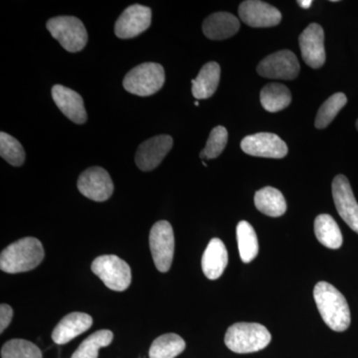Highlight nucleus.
I'll return each instance as SVG.
<instances>
[{"label": "nucleus", "mask_w": 358, "mask_h": 358, "mask_svg": "<svg viewBox=\"0 0 358 358\" xmlns=\"http://www.w3.org/2000/svg\"><path fill=\"white\" fill-rule=\"evenodd\" d=\"M166 74L162 65L157 63H143L129 71L124 77V88L129 93L148 96L157 93L164 86Z\"/></svg>", "instance_id": "4"}, {"label": "nucleus", "mask_w": 358, "mask_h": 358, "mask_svg": "<svg viewBox=\"0 0 358 358\" xmlns=\"http://www.w3.org/2000/svg\"><path fill=\"white\" fill-rule=\"evenodd\" d=\"M298 3L299 6L301 7V8L308 9L312 6L313 1L312 0H300V1H298Z\"/></svg>", "instance_id": "32"}, {"label": "nucleus", "mask_w": 358, "mask_h": 358, "mask_svg": "<svg viewBox=\"0 0 358 358\" xmlns=\"http://www.w3.org/2000/svg\"><path fill=\"white\" fill-rule=\"evenodd\" d=\"M185 339L176 334H162L155 339L150 348V358H176L185 352Z\"/></svg>", "instance_id": "25"}, {"label": "nucleus", "mask_w": 358, "mask_h": 358, "mask_svg": "<svg viewBox=\"0 0 358 358\" xmlns=\"http://www.w3.org/2000/svg\"><path fill=\"white\" fill-rule=\"evenodd\" d=\"M13 317V310L10 306L2 303L0 306V334L3 333Z\"/></svg>", "instance_id": "31"}, {"label": "nucleus", "mask_w": 358, "mask_h": 358, "mask_svg": "<svg viewBox=\"0 0 358 358\" xmlns=\"http://www.w3.org/2000/svg\"><path fill=\"white\" fill-rule=\"evenodd\" d=\"M1 358H42V352L31 341L15 338L2 346Z\"/></svg>", "instance_id": "28"}, {"label": "nucleus", "mask_w": 358, "mask_h": 358, "mask_svg": "<svg viewBox=\"0 0 358 358\" xmlns=\"http://www.w3.org/2000/svg\"><path fill=\"white\" fill-rule=\"evenodd\" d=\"M44 259L41 242L25 237L7 246L0 255V268L8 274L28 272L38 267Z\"/></svg>", "instance_id": "2"}, {"label": "nucleus", "mask_w": 358, "mask_h": 358, "mask_svg": "<svg viewBox=\"0 0 358 358\" xmlns=\"http://www.w3.org/2000/svg\"><path fill=\"white\" fill-rule=\"evenodd\" d=\"M92 324L93 319L88 313H71L59 322L52 333V339L57 345H65L88 331Z\"/></svg>", "instance_id": "17"}, {"label": "nucleus", "mask_w": 358, "mask_h": 358, "mask_svg": "<svg viewBox=\"0 0 358 358\" xmlns=\"http://www.w3.org/2000/svg\"><path fill=\"white\" fill-rule=\"evenodd\" d=\"M228 143L227 129L222 126L216 127L209 134L208 141L201 152L200 157L205 159H213L222 154Z\"/></svg>", "instance_id": "30"}, {"label": "nucleus", "mask_w": 358, "mask_h": 358, "mask_svg": "<svg viewBox=\"0 0 358 358\" xmlns=\"http://www.w3.org/2000/svg\"><path fill=\"white\" fill-rule=\"evenodd\" d=\"M52 98L59 110L71 121L78 124L86 122L87 112L83 98L77 92L62 85H55L52 88Z\"/></svg>", "instance_id": "16"}, {"label": "nucleus", "mask_w": 358, "mask_h": 358, "mask_svg": "<svg viewBox=\"0 0 358 358\" xmlns=\"http://www.w3.org/2000/svg\"><path fill=\"white\" fill-rule=\"evenodd\" d=\"M238 249L244 263H250L259 253L258 238L253 226L247 221H240L236 229Z\"/></svg>", "instance_id": "24"}, {"label": "nucleus", "mask_w": 358, "mask_h": 358, "mask_svg": "<svg viewBox=\"0 0 358 358\" xmlns=\"http://www.w3.org/2000/svg\"><path fill=\"white\" fill-rule=\"evenodd\" d=\"M357 128L358 129V120H357Z\"/></svg>", "instance_id": "34"}, {"label": "nucleus", "mask_w": 358, "mask_h": 358, "mask_svg": "<svg viewBox=\"0 0 358 358\" xmlns=\"http://www.w3.org/2000/svg\"><path fill=\"white\" fill-rule=\"evenodd\" d=\"M46 26L52 36L71 53L81 51L88 42V33L83 22L74 16L51 18Z\"/></svg>", "instance_id": "5"}, {"label": "nucleus", "mask_w": 358, "mask_h": 358, "mask_svg": "<svg viewBox=\"0 0 358 358\" xmlns=\"http://www.w3.org/2000/svg\"><path fill=\"white\" fill-rule=\"evenodd\" d=\"M92 271L102 280L106 287L115 292H124L131 282L129 264L115 255L98 257L92 263Z\"/></svg>", "instance_id": "6"}, {"label": "nucleus", "mask_w": 358, "mask_h": 358, "mask_svg": "<svg viewBox=\"0 0 358 358\" xmlns=\"http://www.w3.org/2000/svg\"><path fill=\"white\" fill-rule=\"evenodd\" d=\"M150 248L155 267L159 272H167L173 264L174 254V234L171 223L162 220L152 226Z\"/></svg>", "instance_id": "7"}, {"label": "nucleus", "mask_w": 358, "mask_h": 358, "mask_svg": "<svg viewBox=\"0 0 358 358\" xmlns=\"http://www.w3.org/2000/svg\"><path fill=\"white\" fill-rule=\"evenodd\" d=\"M245 154L267 159H282L288 155L286 143L277 134L259 133L246 136L241 141Z\"/></svg>", "instance_id": "10"}, {"label": "nucleus", "mask_w": 358, "mask_h": 358, "mask_svg": "<svg viewBox=\"0 0 358 358\" xmlns=\"http://www.w3.org/2000/svg\"><path fill=\"white\" fill-rule=\"evenodd\" d=\"M238 11L245 24L254 28L273 27L282 20V14L275 7L259 0L242 2Z\"/></svg>", "instance_id": "15"}, {"label": "nucleus", "mask_w": 358, "mask_h": 358, "mask_svg": "<svg viewBox=\"0 0 358 358\" xmlns=\"http://www.w3.org/2000/svg\"><path fill=\"white\" fill-rule=\"evenodd\" d=\"M114 334L109 329H101L88 336L71 358H98L99 350L112 343Z\"/></svg>", "instance_id": "26"}, {"label": "nucleus", "mask_w": 358, "mask_h": 358, "mask_svg": "<svg viewBox=\"0 0 358 358\" xmlns=\"http://www.w3.org/2000/svg\"><path fill=\"white\" fill-rule=\"evenodd\" d=\"M346 103H348V98L343 93H336L329 96L317 112L315 121V128L320 129L327 128L345 107Z\"/></svg>", "instance_id": "27"}, {"label": "nucleus", "mask_w": 358, "mask_h": 358, "mask_svg": "<svg viewBox=\"0 0 358 358\" xmlns=\"http://www.w3.org/2000/svg\"><path fill=\"white\" fill-rule=\"evenodd\" d=\"M0 155L11 166H21L24 164L25 152L22 145L16 138L4 131L0 134Z\"/></svg>", "instance_id": "29"}, {"label": "nucleus", "mask_w": 358, "mask_h": 358, "mask_svg": "<svg viewBox=\"0 0 358 358\" xmlns=\"http://www.w3.org/2000/svg\"><path fill=\"white\" fill-rule=\"evenodd\" d=\"M240 29V21L229 13H216L204 20L202 30L205 36L211 40L230 38Z\"/></svg>", "instance_id": "19"}, {"label": "nucleus", "mask_w": 358, "mask_h": 358, "mask_svg": "<svg viewBox=\"0 0 358 358\" xmlns=\"http://www.w3.org/2000/svg\"><path fill=\"white\" fill-rule=\"evenodd\" d=\"M173 145L171 136L162 134L143 141L136 155V166L143 171L157 169Z\"/></svg>", "instance_id": "14"}, {"label": "nucleus", "mask_w": 358, "mask_h": 358, "mask_svg": "<svg viewBox=\"0 0 358 358\" xmlns=\"http://www.w3.org/2000/svg\"><path fill=\"white\" fill-rule=\"evenodd\" d=\"M194 105H195V106H199V101H195V102H194Z\"/></svg>", "instance_id": "33"}, {"label": "nucleus", "mask_w": 358, "mask_h": 358, "mask_svg": "<svg viewBox=\"0 0 358 358\" xmlns=\"http://www.w3.org/2000/svg\"><path fill=\"white\" fill-rule=\"evenodd\" d=\"M313 298L322 319L334 331H345L350 326V310L345 296L336 287L319 282L313 289Z\"/></svg>", "instance_id": "1"}, {"label": "nucleus", "mask_w": 358, "mask_h": 358, "mask_svg": "<svg viewBox=\"0 0 358 358\" xmlns=\"http://www.w3.org/2000/svg\"><path fill=\"white\" fill-rule=\"evenodd\" d=\"M315 234L320 244L329 249H338L343 239L338 223L329 214H320L315 220Z\"/></svg>", "instance_id": "22"}, {"label": "nucleus", "mask_w": 358, "mask_h": 358, "mask_svg": "<svg viewBox=\"0 0 358 358\" xmlns=\"http://www.w3.org/2000/svg\"><path fill=\"white\" fill-rule=\"evenodd\" d=\"M300 70L298 58L289 50L271 54L257 67L258 74L268 79L294 80L298 77Z\"/></svg>", "instance_id": "8"}, {"label": "nucleus", "mask_w": 358, "mask_h": 358, "mask_svg": "<svg viewBox=\"0 0 358 358\" xmlns=\"http://www.w3.org/2000/svg\"><path fill=\"white\" fill-rule=\"evenodd\" d=\"M260 100L264 109L270 113H277L289 107L292 94L285 85L270 83L261 91Z\"/></svg>", "instance_id": "23"}, {"label": "nucleus", "mask_w": 358, "mask_h": 358, "mask_svg": "<svg viewBox=\"0 0 358 358\" xmlns=\"http://www.w3.org/2000/svg\"><path fill=\"white\" fill-rule=\"evenodd\" d=\"M254 201L256 208L270 217H280L286 213V199L277 188L267 186L258 190L254 197Z\"/></svg>", "instance_id": "21"}, {"label": "nucleus", "mask_w": 358, "mask_h": 358, "mask_svg": "<svg viewBox=\"0 0 358 358\" xmlns=\"http://www.w3.org/2000/svg\"><path fill=\"white\" fill-rule=\"evenodd\" d=\"M152 23V9L134 4L120 16L115 25V33L119 38L129 39L145 32Z\"/></svg>", "instance_id": "11"}, {"label": "nucleus", "mask_w": 358, "mask_h": 358, "mask_svg": "<svg viewBox=\"0 0 358 358\" xmlns=\"http://www.w3.org/2000/svg\"><path fill=\"white\" fill-rule=\"evenodd\" d=\"M202 271L208 279L217 280L228 265V252L222 240L214 238L202 256Z\"/></svg>", "instance_id": "18"}, {"label": "nucleus", "mask_w": 358, "mask_h": 358, "mask_svg": "<svg viewBox=\"0 0 358 358\" xmlns=\"http://www.w3.org/2000/svg\"><path fill=\"white\" fill-rule=\"evenodd\" d=\"M333 197L341 217L355 232L358 233V203L350 181L343 174L334 179Z\"/></svg>", "instance_id": "12"}, {"label": "nucleus", "mask_w": 358, "mask_h": 358, "mask_svg": "<svg viewBox=\"0 0 358 358\" xmlns=\"http://www.w3.org/2000/svg\"><path fill=\"white\" fill-rule=\"evenodd\" d=\"M220 66L209 62L200 70L196 79L192 80V95L196 100H205L214 95L220 82Z\"/></svg>", "instance_id": "20"}, {"label": "nucleus", "mask_w": 358, "mask_h": 358, "mask_svg": "<svg viewBox=\"0 0 358 358\" xmlns=\"http://www.w3.org/2000/svg\"><path fill=\"white\" fill-rule=\"evenodd\" d=\"M270 331L256 322H237L227 329L225 345L236 353L257 352L267 348L271 343Z\"/></svg>", "instance_id": "3"}, {"label": "nucleus", "mask_w": 358, "mask_h": 358, "mask_svg": "<svg viewBox=\"0 0 358 358\" xmlns=\"http://www.w3.org/2000/svg\"><path fill=\"white\" fill-rule=\"evenodd\" d=\"M78 189L87 199L93 201H106L114 192V183L109 173L102 167L87 169L78 179Z\"/></svg>", "instance_id": "9"}, {"label": "nucleus", "mask_w": 358, "mask_h": 358, "mask_svg": "<svg viewBox=\"0 0 358 358\" xmlns=\"http://www.w3.org/2000/svg\"><path fill=\"white\" fill-rule=\"evenodd\" d=\"M301 57L313 69H319L326 63L324 32L322 26L312 23L303 30L299 38Z\"/></svg>", "instance_id": "13"}]
</instances>
